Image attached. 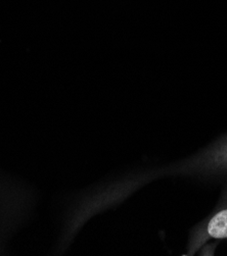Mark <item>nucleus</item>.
<instances>
[{
    "mask_svg": "<svg viewBox=\"0 0 227 256\" xmlns=\"http://www.w3.org/2000/svg\"><path fill=\"white\" fill-rule=\"evenodd\" d=\"M208 232L213 238H227V210L221 212L211 220Z\"/></svg>",
    "mask_w": 227,
    "mask_h": 256,
    "instance_id": "f257e3e1",
    "label": "nucleus"
}]
</instances>
